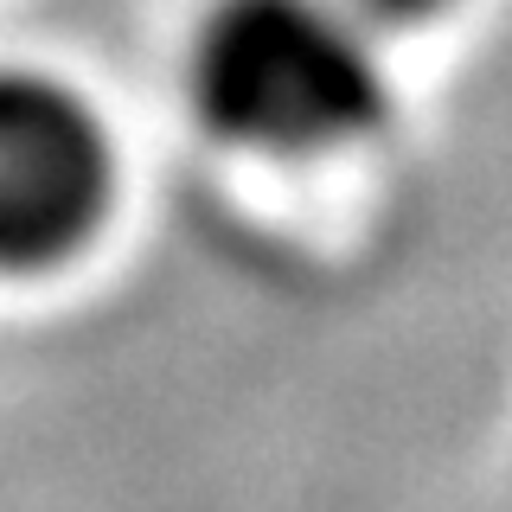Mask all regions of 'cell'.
I'll return each mask as SVG.
<instances>
[{
	"mask_svg": "<svg viewBox=\"0 0 512 512\" xmlns=\"http://www.w3.org/2000/svg\"><path fill=\"white\" fill-rule=\"evenodd\" d=\"M109 205V135L77 90L0 71V269L64 263Z\"/></svg>",
	"mask_w": 512,
	"mask_h": 512,
	"instance_id": "obj_2",
	"label": "cell"
},
{
	"mask_svg": "<svg viewBox=\"0 0 512 512\" xmlns=\"http://www.w3.org/2000/svg\"><path fill=\"white\" fill-rule=\"evenodd\" d=\"M192 109L250 154H340L391 116V77L352 7L218 0L192 39Z\"/></svg>",
	"mask_w": 512,
	"mask_h": 512,
	"instance_id": "obj_1",
	"label": "cell"
},
{
	"mask_svg": "<svg viewBox=\"0 0 512 512\" xmlns=\"http://www.w3.org/2000/svg\"><path fill=\"white\" fill-rule=\"evenodd\" d=\"M448 0H352V13H372V20H397V26H410V20H429V13H442Z\"/></svg>",
	"mask_w": 512,
	"mask_h": 512,
	"instance_id": "obj_3",
	"label": "cell"
}]
</instances>
